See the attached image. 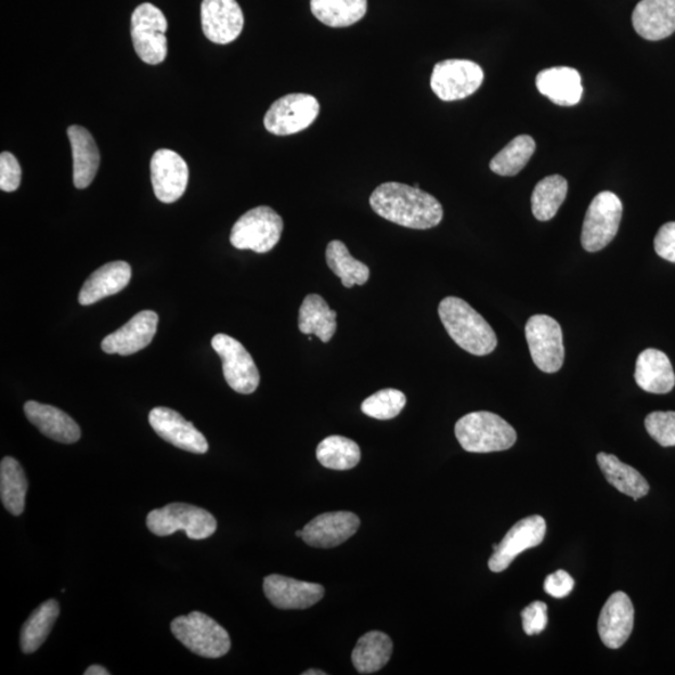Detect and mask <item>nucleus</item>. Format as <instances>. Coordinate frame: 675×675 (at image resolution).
I'll return each instance as SVG.
<instances>
[{
    "instance_id": "40",
    "label": "nucleus",
    "mask_w": 675,
    "mask_h": 675,
    "mask_svg": "<svg viewBox=\"0 0 675 675\" xmlns=\"http://www.w3.org/2000/svg\"><path fill=\"white\" fill-rule=\"evenodd\" d=\"M523 629L527 636L541 634L546 629L548 624V607L543 601H534V603L524 608L522 612Z\"/></svg>"
},
{
    "instance_id": "19",
    "label": "nucleus",
    "mask_w": 675,
    "mask_h": 675,
    "mask_svg": "<svg viewBox=\"0 0 675 675\" xmlns=\"http://www.w3.org/2000/svg\"><path fill=\"white\" fill-rule=\"evenodd\" d=\"M264 595L280 609H307L324 597L323 585L289 579L278 574L268 575L263 583Z\"/></svg>"
},
{
    "instance_id": "37",
    "label": "nucleus",
    "mask_w": 675,
    "mask_h": 675,
    "mask_svg": "<svg viewBox=\"0 0 675 675\" xmlns=\"http://www.w3.org/2000/svg\"><path fill=\"white\" fill-rule=\"evenodd\" d=\"M406 404V397L401 390L381 389L362 403V412L378 420H389L400 416Z\"/></svg>"
},
{
    "instance_id": "9",
    "label": "nucleus",
    "mask_w": 675,
    "mask_h": 675,
    "mask_svg": "<svg viewBox=\"0 0 675 675\" xmlns=\"http://www.w3.org/2000/svg\"><path fill=\"white\" fill-rule=\"evenodd\" d=\"M320 102L311 94L293 93L280 98L264 117V127L274 135H291L311 127L319 118Z\"/></svg>"
},
{
    "instance_id": "8",
    "label": "nucleus",
    "mask_w": 675,
    "mask_h": 675,
    "mask_svg": "<svg viewBox=\"0 0 675 675\" xmlns=\"http://www.w3.org/2000/svg\"><path fill=\"white\" fill-rule=\"evenodd\" d=\"M623 205L612 192H601L592 200L582 230V246L595 254L605 249L620 231Z\"/></svg>"
},
{
    "instance_id": "39",
    "label": "nucleus",
    "mask_w": 675,
    "mask_h": 675,
    "mask_svg": "<svg viewBox=\"0 0 675 675\" xmlns=\"http://www.w3.org/2000/svg\"><path fill=\"white\" fill-rule=\"evenodd\" d=\"M22 182V168L12 153L3 152L0 156V190L15 192Z\"/></svg>"
},
{
    "instance_id": "2",
    "label": "nucleus",
    "mask_w": 675,
    "mask_h": 675,
    "mask_svg": "<svg viewBox=\"0 0 675 675\" xmlns=\"http://www.w3.org/2000/svg\"><path fill=\"white\" fill-rule=\"evenodd\" d=\"M438 313L451 338L466 352L483 356L497 348V335L466 300L446 297L439 304Z\"/></svg>"
},
{
    "instance_id": "30",
    "label": "nucleus",
    "mask_w": 675,
    "mask_h": 675,
    "mask_svg": "<svg viewBox=\"0 0 675 675\" xmlns=\"http://www.w3.org/2000/svg\"><path fill=\"white\" fill-rule=\"evenodd\" d=\"M316 20L332 28L351 27L368 11V0H311Z\"/></svg>"
},
{
    "instance_id": "28",
    "label": "nucleus",
    "mask_w": 675,
    "mask_h": 675,
    "mask_svg": "<svg viewBox=\"0 0 675 675\" xmlns=\"http://www.w3.org/2000/svg\"><path fill=\"white\" fill-rule=\"evenodd\" d=\"M597 462L607 482L612 484L615 490L628 495L634 501L644 498L649 493L650 488L647 479L637 469L624 465L615 455L599 453Z\"/></svg>"
},
{
    "instance_id": "36",
    "label": "nucleus",
    "mask_w": 675,
    "mask_h": 675,
    "mask_svg": "<svg viewBox=\"0 0 675 675\" xmlns=\"http://www.w3.org/2000/svg\"><path fill=\"white\" fill-rule=\"evenodd\" d=\"M531 135H518L491 160L492 172L502 177H514L531 160L535 152Z\"/></svg>"
},
{
    "instance_id": "20",
    "label": "nucleus",
    "mask_w": 675,
    "mask_h": 675,
    "mask_svg": "<svg viewBox=\"0 0 675 675\" xmlns=\"http://www.w3.org/2000/svg\"><path fill=\"white\" fill-rule=\"evenodd\" d=\"M634 627V607L623 592L608 598L598 620V633L609 649L621 648L628 640Z\"/></svg>"
},
{
    "instance_id": "33",
    "label": "nucleus",
    "mask_w": 675,
    "mask_h": 675,
    "mask_svg": "<svg viewBox=\"0 0 675 675\" xmlns=\"http://www.w3.org/2000/svg\"><path fill=\"white\" fill-rule=\"evenodd\" d=\"M325 259L346 288L364 286L369 281L368 265L352 257L343 242L332 241L325 250Z\"/></svg>"
},
{
    "instance_id": "27",
    "label": "nucleus",
    "mask_w": 675,
    "mask_h": 675,
    "mask_svg": "<svg viewBox=\"0 0 675 675\" xmlns=\"http://www.w3.org/2000/svg\"><path fill=\"white\" fill-rule=\"evenodd\" d=\"M298 327L303 335H314L328 343L337 332V312L321 296L309 295L299 309Z\"/></svg>"
},
{
    "instance_id": "25",
    "label": "nucleus",
    "mask_w": 675,
    "mask_h": 675,
    "mask_svg": "<svg viewBox=\"0 0 675 675\" xmlns=\"http://www.w3.org/2000/svg\"><path fill=\"white\" fill-rule=\"evenodd\" d=\"M536 88L544 96L562 107H573L582 100V78L574 68L556 67L540 72L536 76Z\"/></svg>"
},
{
    "instance_id": "29",
    "label": "nucleus",
    "mask_w": 675,
    "mask_h": 675,
    "mask_svg": "<svg viewBox=\"0 0 675 675\" xmlns=\"http://www.w3.org/2000/svg\"><path fill=\"white\" fill-rule=\"evenodd\" d=\"M392 653V639L386 633L373 631L358 640L352 653V662L358 673L373 674L387 665Z\"/></svg>"
},
{
    "instance_id": "38",
    "label": "nucleus",
    "mask_w": 675,
    "mask_h": 675,
    "mask_svg": "<svg viewBox=\"0 0 675 675\" xmlns=\"http://www.w3.org/2000/svg\"><path fill=\"white\" fill-rule=\"evenodd\" d=\"M646 429L658 444L675 446V412H653L646 418Z\"/></svg>"
},
{
    "instance_id": "1",
    "label": "nucleus",
    "mask_w": 675,
    "mask_h": 675,
    "mask_svg": "<svg viewBox=\"0 0 675 675\" xmlns=\"http://www.w3.org/2000/svg\"><path fill=\"white\" fill-rule=\"evenodd\" d=\"M369 205L379 217L411 230H430L443 219V207L433 195L402 183L380 184Z\"/></svg>"
},
{
    "instance_id": "43",
    "label": "nucleus",
    "mask_w": 675,
    "mask_h": 675,
    "mask_svg": "<svg viewBox=\"0 0 675 675\" xmlns=\"http://www.w3.org/2000/svg\"><path fill=\"white\" fill-rule=\"evenodd\" d=\"M111 673L102 665H92L85 672V675H109Z\"/></svg>"
},
{
    "instance_id": "31",
    "label": "nucleus",
    "mask_w": 675,
    "mask_h": 675,
    "mask_svg": "<svg viewBox=\"0 0 675 675\" xmlns=\"http://www.w3.org/2000/svg\"><path fill=\"white\" fill-rule=\"evenodd\" d=\"M61 608L59 601L49 599L40 605L24 623L21 632V648L26 654L35 653L43 646L49 633L59 620Z\"/></svg>"
},
{
    "instance_id": "22",
    "label": "nucleus",
    "mask_w": 675,
    "mask_h": 675,
    "mask_svg": "<svg viewBox=\"0 0 675 675\" xmlns=\"http://www.w3.org/2000/svg\"><path fill=\"white\" fill-rule=\"evenodd\" d=\"M24 413L40 433L55 442L73 444L80 439V428L76 420L55 406L29 401L24 404Z\"/></svg>"
},
{
    "instance_id": "5",
    "label": "nucleus",
    "mask_w": 675,
    "mask_h": 675,
    "mask_svg": "<svg viewBox=\"0 0 675 675\" xmlns=\"http://www.w3.org/2000/svg\"><path fill=\"white\" fill-rule=\"evenodd\" d=\"M170 629L191 652L205 658H221L231 650L230 634L205 613L192 612L176 618Z\"/></svg>"
},
{
    "instance_id": "18",
    "label": "nucleus",
    "mask_w": 675,
    "mask_h": 675,
    "mask_svg": "<svg viewBox=\"0 0 675 675\" xmlns=\"http://www.w3.org/2000/svg\"><path fill=\"white\" fill-rule=\"evenodd\" d=\"M158 314L153 311L138 313L124 327L102 341L107 354L132 355L152 343L158 327Z\"/></svg>"
},
{
    "instance_id": "35",
    "label": "nucleus",
    "mask_w": 675,
    "mask_h": 675,
    "mask_svg": "<svg viewBox=\"0 0 675 675\" xmlns=\"http://www.w3.org/2000/svg\"><path fill=\"white\" fill-rule=\"evenodd\" d=\"M568 182L562 176H549L535 185L532 194V211L538 221L555 218L567 198Z\"/></svg>"
},
{
    "instance_id": "34",
    "label": "nucleus",
    "mask_w": 675,
    "mask_h": 675,
    "mask_svg": "<svg viewBox=\"0 0 675 675\" xmlns=\"http://www.w3.org/2000/svg\"><path fill=\"white\" fill-rule=\"evenodd\" d=\"M361 457L360 445L340 436L323 439L316 449V459L323 467L333 470H351L360 465Z\"/></svg>"
},
{
    "instance_id": "12",
    "label": "nucleus",
    "mask_w": 675,
    "mask_h": 675,
    "mask_svg": "<svg viewBox=\"0 0 675 675\" xmlns=\"http://www.w3.org/2000/svg\"><path fill=\"white\" fill-rule=\"evenodd\" d=\"M211 347L221 356L226 384L237 393H255L260 381L259 371L241 341L226 335H217L211 339Z\"/></svg>"
},
{
    "instance_id": "6",
    "label": "nucleus",
    "mask_w": 675,
    "mask_h": 675,
    "mask_svg": "<svg viewBox=\"0 0 675 675\" xmlns=\"http://www.w3.org/2000/svg\"><path fill=\"white\" fill-rule=\"evenodd\" d=\"M283 219L270 207H257L243 215L232 228L231 243L234 248L268 254L281 241Z\"/></svg>"
},
{
    "instance_id": "23",
    "label": "nucleus",
    "mask_w": 675,
    "mask_h": 675,
    "mask_svg": "<svg viewBox=\"0 0 675 675\" xmlns=\"http://www.w3.org/2000/svg\"><path fill=\"white\" fill-rule=\"evenodd\" d=\"M132 278L127 262H112L96 270L83 284L78 296L80 306H92L124 290Z\"/></svg>"
},
{
    "instance_id": "24",
    "label": "nucleus",
    "mask_w": 675,
    "mask_h": 675,
    "mask_svg": "<svg viewBox=\"0 0 675 675\" xmlns=\"http://www.w3.org/2000/svg\"><path fill=\"white\" fill-rule=\"evenodd\" d=\"M73 151V181L76 189L86 190L92 184L101 165L100 150L89 130L80 126L68 128Z\"/></svg>"
},
{
    "instance_id": "21",
    "label": "nucleus",
    "mask_w": 675,
    "mask_h": 675,
    "mask_svg": "<svg viewBox=\"0 0 675 675\" xmlns=\"http://www.w3.org/2000/svg\"><path fill=\"white\" fill-rule=\"evenodd\" d=\"M632 22L641 38L653 42L668 38L675 31V0H641Z\"/></svg>"
},
{
    "instance_id": "32",
    "label": "nucleus",
    "mask_w": 675,
    "mask_h": 675,
    "mask_svg": "<svg viewBox=\"0 0 675 675\" xmlns=\"http://www.w3.org/2000/svg\"><path fill=\"white\" fill-rule=\"evenodd\" d=\"M28 481L21 463L12 457L0 463V498L13 516H21L26 508Z\"/></svg>"
},
{
    "instance_id": "4",
    "label": "nucleus",
    "mask_w": 675,
    "mask_h": 675,
    "mask_svg": "<svg viewBox=\"0 0 675 675\" xmlns=\"http://www.w3.org/2000/svg\"><path fill=\"white\" fill-rule=\"evenodd\" d=\"M148 530L158 536L182 531L190 540H207L217 531V520L208 510L185 503H172L154 509L146 517Z\"/></svg>"
},
{
    "instance_id": "13",
    "label": "nucleus",
    "mask_w": 675,
    "mask_h": 675,
    "mask_svg": "<svg viewBox=\"0 0 675 675\" xmlns=\"http://www.w3.org/2000/svg\"><path fill=\"white\" fill-rule=\"evenodd\" d=\"M547 533V523L541 516L519 520L494 549L488 562L493 573H502L527 549L541 546Z\"/></svg>"
},
{
    "instance_id": "41",
    "label": "nucleus",
    "mask_w": 675,
    "mask_h": 675,
    "mask_svg": "<svg viewBox=\"0 0 675 675\" xmlns=\"http://www.w3.org/2000/svg\"><path fill=\"white\" fill-rule=\"evenodd\" d=\"M574 588V580L572 575L566 571H557L547 576L544 582V590L553 598L562 599L571 595Z\"/></svg>"
},
{
    "instance_id": "3",
    "label": "nucleus",
    "mask_w": 675,
    "mask_h": 675,
    "mask_svg": "<svg viewBox=\"0 0 675 675\" xmlns=\"http://www.w3.org/2000/svg\"><path fill=\"white\" fill-rule=\"evenodd\" d=\"M455 437L469 453L503 452L517 442L515 428L491 412H473L460 418L455 425Z\"/></svg>"
},
{
    "instance_id": "11",
    "label": "nucleus",
    "mask_w": 675,
    "mask_h": 675,
    "mask_svg": "<svg viewBox=\"0 0 675 675\" xmlns=\"http://www.w3.org/2000/svg\"><path fill=\"white\" fill-rule=\"evenodd\" d=\"M525 337L533 362L544 373H556L563 367V332L549 315H533L525 325Z\"/></svg>"
},
{
    "instance_id": "16",
    "label": "nucleus",
    "mask_w": 675,
    "mask_h": 675,
    "mask_svg": "<svg viewBox=\"0 0 675 675\" xmlns=\"http://www.w3.org/2000/svg\"><path fill=\"white\" fill-rule=\"evenodd\" d=\"M202 28L216 44H230L241 36L244 15L237 0H203Z\"/></svg>"
},
{
    "instance_id": "44",
    "label": "nucleus",
    "mask_w": 675,
    "mask_h": 675,
    "mask_svg": "<svg viewBox=\"0 0 675 675\" xmlns=\"http://www.w3.org/2000/svg\"><path fill=\"white\" fill-rule=\"evenodd\" d=\"M325 674L327 673L323 671H315V670L307 671L303 673V675H325Z\"/></svg>"
},
{
    "instance_id": "10",
    "label": "nucleus",
    "mask_w": 675,
    "mask_h": 675,
    "mask_svg": "<svg viewBox=\"0 0 675 675\" xmlns=\"http://www.w3.org/2000/svg\"><path fill=\"white\" fill-rule=\"evenodd\" d=\"M483 80L481 65L466 60H449L436 64L430 87L439 100L454 102L475 94Z\"/></svg>"
},
{
    "instance_id": "17",
    "label": "nucleus",
    "mask_w": 675,
    "mask_h": 675,
    "mask_svg": "<svg viewBox=\"0 0 675 675\" xmlns=\"http://www.w3.org/2000/svg\"><path fill=\"white\" fill-rule=\"evenodd\" d=\"M361 520L351 511L321 515L303 528L302 540L315 548H335L353 536Z\"/></svg>"
},
{
    "instance_id": "45",
    "label": "nucleus",
    "mask_w": 675,
    "mask_h": 675,
    "mask_svg": "<svg viewBox=\"0 0 675 675\" xmlns=\"http://www.w3.org/2000/svg\"><path fill=\"white\" fill-rule=\"evenodd\" d=\"M296 534H297V536H299V538H302V536H303V530H302V531H298Z\"/></svg>"
},
{
    "instance_id": "14",
    "label": "nucleus",
    "mask_w": 675,
    "mask_h": 675,
    "mask_svg": "<svg viewBox=\"0 0 675 675\" xmlns=\"http://www.w3.org/2000/svg\"><path fill=\"white\" fill-rule=\"evenodd\" d=\"M151 178L156 197L170 205L182 198L189 185L190 169L178 153L159 150L151 160Z\"/></svg>"
},
{
    "instance_id": "7",
    "label": "nucleus",
    "mask_w": 675,
    "mask_h": 675,
    "mask_svg": "<svg viewBox=\"0 0 675 675\" xmlns=\"http://www.w3.org/2000/svg\"><path fill=\"white\" fill-rule=\"evenodd\" d=\"M166 15L151 3H143L133 12L130 21V35L140 59L151 65H157L167 59L168 47Z\"/></svg>"
},
{
    "instance_id": "15",
    "label": "nucleus",
    "mask_w": 675,
    "mask_h": 675,
    "mask_svg": "<svg viewBox=\"0 0 675 675\" xmlns=\"http://www.w3.org/2000/svg\"><path fill=\"white\" fill-rule=\"evenodd\" d=\"M150 425L161 439L179 450L195 454H205L209 450L206 437L194 427L193 423L166 406L151 411Z\"/></svg>"
},
{
    "instance_id": "26",
    "label": "nucleus",
    "mask_w": 675,
    "mask_h": 675,
    "mask_svg": "<svg viewBox=\"0 0 675 675\" xmlns=\"http://www.w3.org/2000/svg\"><path fill=\"white\" fill-rule=\"evenodd\" d=\"M639 388L648 393L666 394L675 386V374L670 358L658 349L641 352L634 374Z\"/></svg>"
},
{
    "instance_id": "42",
    "label": "nucleus",
    "mask_w": 675,
    "mask_h": 675,
    "mask_svg": "<svg viewBox=\"0 0 675 675\" xmlns=\"http://www.w3.org/2000/svg\"><path fill=\"white\" fill-rule=\"evenodd\" d=\"M654 249L658 256L675 263V222L664 224L657 233Z\"/></svg>"
}]
</instances>
